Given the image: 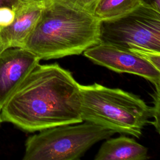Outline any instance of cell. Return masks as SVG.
Masks as SVG:
<instances>
[{
    "mask_svg": "<svg viewBox=\"0 0 160 160\" xmlns=\"http://www.w3.org/2000/svg\"><path fill=\"white\" fill-rule=\"evenodd\" d=\"M79 84L58 63L37 64L1 110V122L28 132L82 122Z\"/></svg>",
    "mask_w": 160,
    "mask_h": 160,
    "instance_id": "cell-1",
    "label": "cell"
},
{
    "mask_svg": "<svg viewBox=\"0 0 160 160\" xmlns=\"http://www.w3.org/2000/svg\"><path fill=\"white\" fill-rule=\"evenodd\" d=\"M100 42V20L58 0H48L22 48L41 59L78 55Z\"/></svg>",
    "mask_w": 160,
    "mask_h": 160,
    "instance_id": "cell-2",
    "label": "cell"
},
{
    "mask_svg": "<svg viewBox=\"0 0 160 160\" xmlns=\"http://www.w3.org/2000/svg\"><path fill=\"white\" fill-rule=\"evenodd\" d=\"M82 121L139 138L149 123L152 108L138 96L94 82L79 85Z\"/></svg>",
    "mask_w": 160,
    "mask_h": 160,
    "instance_id": "cell-3",
    "label": "cell"
},
{
    "mask_svg": "<svg viewBox=\"0 0 160 160\" xmlns=\"http://www.w3.org/2000/svg\"><path fill=\"white\" fill-rule=\"evenodd\" d=\"M100 42L138 53L160 70V11L141 4L121 16L101 20Z\"/></svg>",
    "mask_w": 160,
    "mask_h": 160,
    "instance_id": "cell-4",
    "label": "cell"
},
{
    "mask_svg": "<svg viewBox=\"0 0 160 160\" xmlns=\"http://www.w3.org/2000/svg\"><path fill=\"white\" fill-rule=\"evenodd\" d=\"M114 133L87 121L45 129L27 139L23 160L79 159L94 144Z\"/></svg>",
    "mask_w": 160,
    "mask_h": 160,
    "instance_id": "cell-5",
    "label": "cell"
},
{
    "mask_svg": "<svg viewBox=\"0 0 160 160\" xmlns=\"http://www.w3.org/2000/svg\"><path fill=\"white\" fill-rule=\"evenodd\" d=\"M94 63L119 73L144 78L155 86H160V70L142 56L111 44L99 42L84 51Z\"/></svg>",
    "mask_w": 160,
    "mask_h": 160,
    "instance_id": "cell-6",
    "label": "cell"
},
{
    "mask_svg": "<svg viewBox=\"0 0 160 160\" xmlns=\"http://www.w3.org/2000/svg\"><path fill=\"white\" fill-rule=\"evenodd\" d=\"M40 61L35 54L22 48H8L0 53V110Z\"/></svg>",
    "mask_w": 160,
    "mask_h": 160,
    "instance_id": "cell-7",
    "label": "cell"
},
{
    "mask_svg": "<svg viewBox=\"0 0 160 160\" xmlns=\"http://www.w3.org/2000/svg\"><path fill=\"white\" fill-rule=\"evenodd\" d=\"M47 1L19 2L14 9L15 16L12 22L6 26H0V53L8 48H22Z\"/></svg>",
    "mask_w": 160,
    "mask_h": 160,
    "instance_id": "cell-8",
    "label": "cell"
},
{
    "mask_svg": "<svg viewBox=\"0 0 160 160\" xmlns=\"http://www.w3.org/2000/svg\"><path fill=\"white\" fill-rule=\"evenodd\" d=\"M146 147L126 136L108 139L99 149L95 160H146L149 158Z\"/></svg>",
    "mask_w": 160,
    "mask_h": 160,
    "instance_id": "cell-9",
    "label": "cell"
},
{
    "mask_svg": "<svg viewBox=\"0 0 160 160\" xmlns=\"http://www.w3.org/2000/svg\"><path fill=\"white\" fill-rule=\"evenodd\" d=\"M139 4L140 0H100L94 16L100 21L109 19L127 13Z\"/></svg>",
    "mask_w": 160,
    "mask_h": 160,
    "instance_id": "cell-10",
    "label": "cell"
},
{
    "mask_svg": "<svg viewBox=\"0 0 160 160\" xmlns=\"http://www.w3.org/2000/svg\"><path fill=\"white\" fill-rule=\"evenodd\" d=\"M94 15V12L100 0H58Z\"/></svg>",
    "mask_w": 160,
    "mask_h": 160,
    "instance_id": "cell-11",
    "label": "cell"
},
{
    "mask_svg": "<svg viewBox=\"0 0 160 160\" xmlns=\"http://www.w3.org/2000/svg\"><path fill=\"white\" fill-rule=\"evenodd\" d=\"M156 91H154V94L152 95L153 98V104L154 106H152V116L154 120L151 121V123L158 132L159 133V109H160V98H159V91H160V86H155Z\"/></svg>",
    "mask_w": 160,
    "mask_h": 160,
    "instance_id": "cell-12",
    "label": "cell"
},
{
    "mask_svg": "<svg viewBox=\"0 0 160 160\" xmlns=\"http://www.w3.org/2000/svg\"><path fill=\"white\" fill-rule=\"evenodd\" d=\"M14 9L9 8H1L0 26H6L11 24L14 18Z\"/></svg>",
    "mask_w": 160,
    "mask_h": 160,
    "instance_id": "cell-13",
    "label": "cell"
},
{
    "mask_svg": "<svg viewBox=\"0 0 160 160\" xmlns=\"http://www.w3.org/2000/svg\"><path fill=\"white\" fill-rule=\"evenodd\" d=\"M140 3L160 11V0H140Z\"/></svg>",
    "mask_w": 160,
    "mask_h": 160,
    "instance_id": "cell-14",
    "label": "cell"
},
{
    "mask_svg": "<svg viewBox=\"0 0 160 160\" xmlns=\"http://www.w3.org/2000/svg\"><path fill=\"white\" fill-rule=\"evenodd\" d=\"M20 2L19 0H0V8H9L14 9Z\"/></svg>",
    "mask_w": 160,
    "mask_h": 160,
    "instance_id": "cell-15",
    "label": "cell"
},
{
    "mask_svg": "<svg viewBox=\"0 0 160 160\" xmlns=\"http://www.w3.org/2000/svg\"><path fill=\"white\" fill-rule=\"evenodd\" d=\"M20 1H40V2H44L47 1L48 0H19Z\"/></svg>",
    "mask_w": 160,
    "mask_h": 160,
    "instance_id": "cell-16",
    "label": "cell"
},
{
    "mask_svg": "<svg viewBox=\"0 0 160 160\" xmlns=\"http://www.w3.org/2000/svg\"><path fill=\"white\" fill-rule=\"evenodd\" d=\"M0 114H1V110H0ZM1 122V116H0V123Z\"/></svg>",
    "mask_w": 160,
    "mask_h": 160,
    "instance_id": "cell-17",
    "label": "cell"
}]
</instances>
